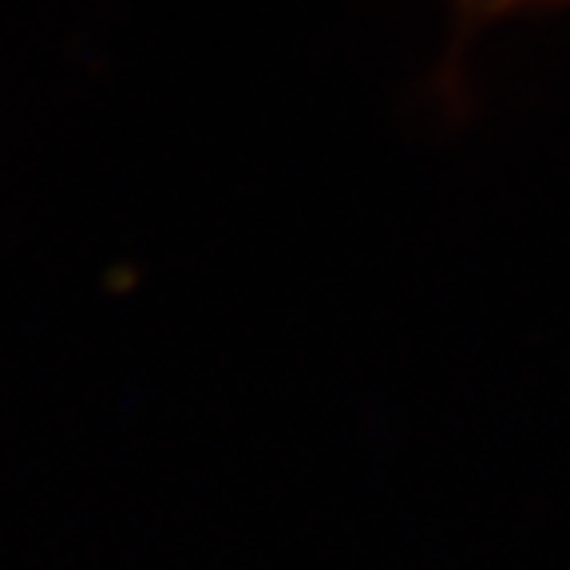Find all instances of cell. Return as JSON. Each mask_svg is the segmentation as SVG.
Instances as JSON below:
<instances>
[{
  "label": "cell",
  "instance_id": "1",
  "mask_svg": "<svg viewBox=\"0 0 570 570\" xmlns=\"http://www.w3.org/2000/svg\"><path fill=\"white\" fill-rule=\"evenodd\" d=\"M475 12H503V9H519V4H570V0H468Z\"/></svg>",
  "mask_w": 570,
  "mask_h": 570
}]
</instances>
